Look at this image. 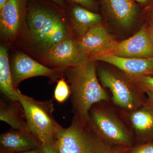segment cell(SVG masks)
I'll use <instances>...</instances> for the list:
<instances>
[{"instance_id":"44dd1931","label":"cell","mask_w":153,"mask_h":153,"mask_svg":"<svg viewBox=\"0 0 153 153\" xmlns=\"http://www.w3.org/2000/svg\"><path fill=\"white\" fill-rule=\"evenodd\" d=\"M67 3L77 4L94 12L100 11L99 5L97 0H66Z\"/></svg>"},{"instance_id":"52a82bcc","label":"cell","mask_w":153,"mask_h":153,"mask_svg":"<svg viewBox=\"0 0 153 153\" xmlns=\"http://www.w3.org/2000/svg\"><path fill=\"white\" fill-rule=\"evenodd\" d=\"M44 56L48 63L63 71L68 67L83 64L90 57L82 52L73 37L55 44Z\"/></svg>"},{"instance_id":"6da1fadb","label":"cell","mask_w":153,"mask_h":153,"mask_svg":"<svg viewBox=\"0 0 153 153\" xmlns=\"http://www.w3.org/2000/svg\"><path fill=\"white\" fill-rule=\"evenodd\" d=\"M26 19L31 43L43 55L72 37L66 10L50 0H29Z\"/></svg>"},{"instance_id":"ffe728a7","label":"cell","mask_w":153,"mask_h":153,"mask_svg":"<svg viewBox=\"0 0 153 153\" xmlns=\"http://www.w3.org/2000/svg\"><path fill=\"white\" fill-rule=\"evenodd\" d=\"M143 93L153 92V76L148 75L141 76L132 81Z\"/></svg>"},{"instance_id":"4316f807","label":"cell","mask_w":153,"mask_h":153,"mask_svg":"<svg viewBox=\"0 0 153 153\" xmlns=\"http://www.w3.org/2000/svg\"><path fill=\"white\" fill-rule=\"evenodd\" d=\"M15 153H44L42 146L40 147L30 150L25 151V152H20Z\"/></svg>"},{"instance_id":"4dcf8cb0","label":"cell","mask_w":153,"mask_h":153,"mask_svg":"<svg viewBox=\"0 0 153 153\" xmlns=\"http://www.w3.org/2000/svg\"><path fill=\"white\" fill-rule=\"evenodd\" d=\"M150 33L151 38H152V40L153 41V29L150 28Z\"/></svg>"},{"instance_id":"f1b7e54d","label":"cell","mask_w":153,"mask_h":153,"mask_svg":"<svg viewBox=\"0 0 153 153\" xmlns=\"http://www.w3.org/2000/svg\"><path fill=\"white\" fill-rule=\"evenodd\" d=\"M150 23H151V29H153V7L151 11L150 16Z\"/></svg>"},{"instance_id":"5b68a950","label":"cell","mask_w":153,"mask_h":153,"mask_svg":"<svg viewBox=\"0 0 153 153\" xmlns=\"http://www.w3.org/2000/svg\"><path fill=\"white\" fill-rule=\"evenodd\" d=\"M97 74L102 86L111 91L114 103L121 108L133 111L146 102L143 98V93L127 76L104 68H99Z\"/></svg>"},{"instance_id":"f546056e","label":"cell","mask_w":153,"mask_h":153,"mask_svg":"<svg viewBox=\"0 0 153 153\" xmlns=\"http://www.w3.org/2000/svg\"><path fill=\"white\" fill-rule=\"evenodd\" d=\"M7 1V0H0V9H1L4 7Z\"/></svg>"},{"instance_id":"277c9868","label":"cell","mask_w":153,"mask_h":153,"mask_svg":"<svg viewBox=\"0 0 153 153\" xmlns=\"http://www.w3.org/2000/svg\"><path fill=\"white\" fill-rule=\"evenodd\" d=\"M18 101L22 105L28 130L42 143L55 137L61 127L53 117L52 100L40 101L22 94L19 89Z\"/></svg>"},{"instance_id":"9c48e42d","label":"cell","mask_w":153,"mask_h":153,"mask_svg":"<svg viewBox=\"0 0 153 153\" xmlns=\"http://www.w3.org/2000/svg\"><path fill=\"white\" fill-rule=\"evenodd\" d=\"M10 68L13 82L17 89L19 84L27 78L44 76L55 79L63 72L58 68H48L21 52L15 55Z\"/></svg>"},{"instance_id":"2e32d148","label":"cell","mask_w":153,"mask_h":153,"mask_svg":"<svg viewBox=\"0 0 153 153\" xmlns=\"http://www.w3.org/2000/svg\"><path fill=\"white\" fill-rule=\"evenodd\" d=\"M129 120L137 136L142 140H153V106L147 101L130 111Z\"/></svg>"},{"instance_id":"d6a6232c","label":"cell","mask_w":153,"mask_h":153,"mask_svg":"<svg viewBox=\"0 0 153 153\" xmlns=\"http://www.w3.org/2000/svg\"><path fill=\"white\" fill-rule=\"evenodd\" d=\"M152 75V76H153V74H152V75Z\"/></svg>"},{"instance_id":"8fae6325","label":"cell","mask_w":153,"mask_h":153,"mask_svg":"<svg viewBox=\"0 0 153 153\" xmlns=\"http://www.w3.org/2000/svg\"><path fill=\"white\" fill-rule=\"evenodd\" d=\"M109 53L121 57L153 58V41L149 29L143 27L130 38L118 42Z\"/></svg>"},{"instance_id":"83f0119b","label":"cell","mask_w":153,"mask_h":153,"mask_svg":"<svg viewBox=\"0 0 153 153\" xmlns=\"http://www.w3.org/2000/svg\"><path fill=\"white\" fill-rule=\"evenodd\" d=\"M146 93L148 97L147 101L153 106V92L148 91L146 92Z\"/></svg>"},{"instance_id":"3957f363","label":"cell","mask_w":153,"mask_h":153,"mask_svg":"<svg viewBox=\"0 0 153 153\" xmlns=\"http://www.w3.org/2000/svg\"><path fill=\"white\" fill-rule=\"evenodd\" d=\"M55 142L59 153H113L116 147L100 137L88 123L74 117L68 127L57 131Z\"/></svg>"},{"instance_id":"9a60e30c","label":"cell","mask_w":153,"mask_h":153,"mask_svg":"<svg viewBox=\"0 0 153 153\" xmlns=\"http://www.w3.org/2000/svg\"><path fill=\"white\" fill-rule=\"evenodd\" d=\"M42 144L27 129L12 128L0 135V149L2 152H20L40 147Z\"/></svg>"},{"instance_id":"1f68e13d","label":"cell","mask_w":153,"mask_h":153,"mask_svg":"<svg viewBox=\"0 0 153 153\" xmlns=\"http://www.w3.org/2000/svg\"><path fill=\"white\" fill-rule=\"evenodd\" d=\"M0 153H12L9 152H2V151H0Z\"/></svg>"},{"instance_id":"30bf717a","label":"cell","mask_w":153,"mask_h":153,"mask_svg":"<svg viewBox=\"0 0 153 153\" xmlns=\"http://www.w3.org/2000/svg\"><path fill=\"white\" fill-rule=\"evenodd\" d=\"M76 39L82 52L91 57L110 53L118 43L101 24Z\"/></svg>"},{"instance_id":"d6986e66","label":"cell","mask_w":153,"mask_h":153,"mask_svg":"<svg viewBox=\"0 0 153 153\" xmlns=\"http://www.w3.org/2000/svg\"><path fill=\"white\" fill-rule=\"evenodd\" d=\"M71 95L70 86L64 78H61L57 81L54 91V98L59 103H63Z\"/></svg>"},{"instance_id":"7a4b0ae2","label":"cell","mask_w":153,"mask_h":153,"mask_svg":"<svg viewBox=\"0 0 153 153\" xmlns=\"http://www.w3.org/2000/svg\"><path fill=\"white\" fill-rule=\"evenodd\" d=\"M95 61L90 57L83 64L63 71L71 90L73 117L84 124L89 122V111L94 105L109 100L97 79Z\"/></svg>"},{"instance_id":"d4e9b609","label":"cell","mask_w":153,"mask_h":153,"mask_svg":"<svg viewBox=\"0 0 153 153\" xmlns=\"http://www.w3.org/2000/svg\"><path fill=\"white\" fill-rule=\"evenodd\" d=\"M128 149L127 147L117 146L113 153H127Z\"/></svg>"},{"instance_id":"cb8c5ba5","label":"cell","mask_w":153,"mask_h":153,"mask_svg":"<svg viewBox=\"0 0 153 153\" xmlns=\"http://www.w3.org/2000/svg\"><path fill=\"white\" fill-rule=\"evenodd\" d=\"M50 1L55 3L63 10H66L68 8L67 3L64 0H50Z\"/></svg>"},{"instance_id":"e0dca14e","label":"cell","mask_w":153,"mask_h":153,"mask_svg":"<svg viewBox=\"0 0 153 153\" xmlns=\"http://www.w3.org/2000/svg\"><path fill=\"white\" fill-rule=\"evenodd\" d=\"M4 97L0 100V120L7 123L14 129H27L22 106Z\"/></svg>"},{"instance_id":"484cf974","label":"cell","mask_w":153,"mask_h":153,"mask_svg":"<svg viewBox=\"0 0 153 153\" xmlns=\"http://www.w3.org/2000/svg\"><path fill=\"white\" fill-rule=\"evenodd\" d=\"M136 3L141 7H146L150 4L153 0H134Z\"/></svg>"},{"instance_id":"ba28073f","label":"cell","mask_w":153,"mask_h":153,"mask_svg":"<svg viewBox=\"0 0 153 153\" xmlns=\"http://www.w3.org/2000/svg\"><path fill=\"white\" fill-rule=\"evenodd\" d=\"M97 1L102 16L122 28L130 27L140 14V7L134 0Z\"/></svg>"},{"instance_id":"603a6c76","label":"cell","mask_w":153,"mask_h":153,"mask_svg":"<svg viewBox=\"0 0 153 153\" xmlns=\"http://www.w3.org/2000/svg\"><path fill=\"white\" fill-rule=\"evenodd\" d=\"M42 147L44 153H59L55 145V137L43 143Z\"/></svg>"},{"instance_id":"7402d4cb","label":"cell","mask_w":153,"mask_h":153,"mask_svg":"<svg viewBox=\"0 0 153 153\" xmlns=\"http://www.w3.org/2000/svg\"><path fill=\"white\" fill-rule=\"evenodd\" d=\"M127 153H153V143H149L129 149Z\"/></svg>"},{"instance_id":"8992f818","label":"cell","mask_w":153,"mask_h":153,"mask_svg":"<svg viewBox=\"0 0 153 153\" xmlns=\"http://www.w3.org/2000/svg\"><path fill=\"white\" fill-rule=\"evenodd\" d=\"M88 124L100 137L110 145L131 146V136L120 120L109 111L94 106L89 112Z\"/></svg>"},{"instance_id":"ac0fdd59","label":"cell","mask_w":153,"mask_h":153,"mask_svg":"<svg viewBox=\"0 0 153 153\" xmlns=\"http://www.w3.org/2000/svg\"><path fill=\"white\" fill-rule=\"evenodd\" d=\"M0 89L4 97L18 101L19 89L13 82L7 49L3 46L0 47Z\"/></svg>"},{"instance_id":"5bb4252c","label":"cell","mask_w":153,"mask_h":153,"mask_svg":"<svg viewBox=\"0 0 153 153\" xmlns=\"http://www.w3.org/2000/svg\"><path fill=\"white\" fill-rule=\"evenodd\" d=\"M67 13L68 23L72 34L80 38L92 28L101 24V14L94 12L85 7L67 3Z\"/></svg>"},{"instance_id":"7c38bea8","label":"cell","mask_w":153,"mask_h":153,"mask_svg":"<svg viewBox=\"0 0 153 153\" xmlns=\"http://www.w3.org/2000/svg\"><path fill=\"white\" fill-rule=\"evenodd\" d=\"M92 58L117 67L132 81L153 73V58L121 57L110 53L97 55Z\"/></svg>"},{"instance_id":"4fadbf2b","label":"cell","mask_w":153,"mask_h":153,"mask_svg":"<svg viewBox=\"0 0 153 153\" xmlns=\"http://www.w3.org/2000/svg\"><path fill=\"white\" fill-rule=\"evenodd\" d=\"M29 0H7L0 9V30L5 38L15 37L26 19Z\"/></svg>"}]
</instances>
